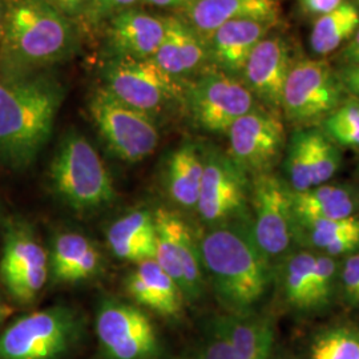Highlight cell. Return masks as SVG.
<instances>
[{"label":"cell","instance_id":"obj_1","mask_svg":"<svg viewBox=\"0 0 359 359\" xmlns=\"http://www.w3.org/2000/svg\"><path fill=\"white\" fill-rule=\"evenodd\" d=\"M197 244L218 301L231 314H249L271 280V262L257 245L250 218L210 225Z\"/></svg>","mask_w":359,"mask_h":359},{"label":"cell","instance_id":"obj_2","mask_svg":"<svg viewBox=\"0 0 359 359\" xmlns=\"http://www.w3.org/2000/svg\"><path fill=\"white\" fill-rule=\"evenodd\" d=\"M65 99L48 77L0 80V160L15 169L29 167L50 140Z\"/></svg>","mask_w":359,"mask_h":359},{"label":"cell","instance_id":"obj_3","mask_svg":"<svg viewBox=\"0 0 359 359\" xmlns=\"http://www.w3.org/2000/svg\"><path fill=\"white\" fill-rule=\"evenodd\" d=\"M75 34L68 18L43 0H13L8 6L1 48L3 63L26 71L67 57Z\"/></svg>","mask_w":359,"mask_h":359},{"label":"cell","instance_id":"obj_4","mask_svg":"<svg viewBox=\"0 0 359 359\" xmlns=\"http://www.w3.org/2000/svg\"><path fill=\"white\" fill-rule=\"evenodd\" d=\"M53 191L77 213H92L111 205L114 181L93 145L83 135L67 133L51 164Z\"/></svg>","mask_w":359,"mask_h":359},{"label":"cell","instance_id":"obj_5","mask_svg":"<svg viewBox=\"0 0 359 359\" xmlns=\"http://www.w3.org/2000/svg\"><path fill=\"white\" fill-rule=\"evenodd\" d=\"M84 334L80 313L56 305L23 316L0 335V359H65Z\"/></svg>","mask_w":359,"mask_h":359},{"label":"cell","instance_id":"obj_6","mask_svg":"<svg viewBox=\"0 0 359 359\" xmlns=\"http://www.w3.org/2000/svg\"><path fill=\"white\" fill-rule=\"evenodd\" d=\"M90 114L108 148L126 163H139L154 154L160 135L152 117L117 100L105 88L96 90Z\"/></svg>","mask_w":359,"mask_h":359},{"label":"cell","instance_id":"obj_7","mask_svg":"<svg viewBox=\"0 0 359 359\" xmlns=\"http://www.w3.org/2000/svg\"><path fill=\"white\" fill-rule=\"evenodd\" d=\"M95 329L107 359H160L163 355L154 322L135 305L105 299L96 311Z\"/></svg>","mask_w":359,"mask_h":359},{"label":"cell","instance_id":"obj_8","mask_svg":"<svg viewBox=\"0 0 359 359\" xmlns=\"http://www.w3.org/2000/svg\"><path fill=\"white\" fill-rule=\"evenodd\" d=\"M344 95L332 65L306 59L292 65L283 87L281 108L287 120L306 126L323 121L345 100Z\"/></svg>","mask_w":359,"mask_h":359},{"label":"cell","instance_id":"obj_9","mask_svg":"<svg viewBox=\"0 0 359 359\" xmlns=\"http://www.w3.org/2000/svg\"><path fill=\"white\" fill-rule=\"evenodd\" d=\"M252 231L270 262L283 259L295 244L290 189L271 172L257 175L252 185Z\"/></svg>","mask_w":359,"mask_h":359},{"label":"cell","instance_id":"obj_10","mask_svg":"<svg viewBox=\"0 0 359 359\" xmlns=\"http://www.w3.org/2000/svg\"><path fill=\"white\" fill-rule=\"evenodd\" d=\"M104 87L117 100L152 115L182 95L176 77L170 76L154 57H118L105 74Z\"/></svg>","mask_w":359,"mask_h":359},{"label":"cell","instance_id":"obj_11","mask_svg":"<svg viewBox=\"0 0 359 359\" xmlns=\"http://www.w3.org/2000/svg\"><path fill=\"white\" fill-rule=\"evenodd\" d=\"M154 217V261L176 281L185 299L197 301L205 290V273L194 234L179 215L167 208H158Z\"/></svg>","mask_w":359,"mask_h":359},{"label":"cell","instance_id":"obj_12","mask_svg":"<svg viewBox=\"0 0 359 359\" xmlns=\"http://www.w3.org/2000/svg\"><path fill=\"white\" fill-rule=\"evenodd\" d=\"M228 137L229 157L248 176L270 172L286 144L283 118L271 108H253L231 126Z\"/></svg>","mask_w":359,"mask_h":359},{"label":"cell","instance_id":"obj_13","mask_svg":"<svg viewBox=\"0 0 359 359\" xmlns=\"http://www.w3.org/2000/svg\"><path fill=\"white\" fill-rule=\"evenodd\" d=\"M204 156V173L197 203L200 218L210 225L250 218L248 213V175L229 157L215 149Z\"/></svg>","mask_w":359,"mask_h":359},{"label":"cell","instance_id":"obj_14","mask_svg":"<svg viewBox=\"0 0 359 359\" xmlns=\"http://www.w3.org/2000/svg\"><path fill=\"white\" fill-rule=\"evenodd\" d=\"M188 104L198 127L210 133H228L240 117L256 108V97L244 81L217 71L193 84Z\"/></svg>","mask_w":359,"mask_h":359},{"label":"cell","instance_id":"obj_15","mask_svg":"<svg viewBox=\"0 0 359 359\" xmlns=\"http://www.w3.org/2000/svg\"><path fill=\"white\" fill-rule=\"evenodd\" d=\"M338 264L333 257L311 250L290 252L280 261V283L286 301L295 309L326 306L338 283Z\"/></svg>","mask_w":359,"mask_h":359},{"label":"cell","instance_id":"obj_16","mask_svg":"<svg viewBox=\"0 0 359 359\" xmlns=\"http://www.w3.org/2000/svg\"><path fill=\"white\" fill-rule=\"evenodd\" d=\"M293 63L287 40L281 35L262 39L249 55L241 71L244 84L268 108L278 111Z\"/></svg>","mask_w":359,"mask_h":359},{"label":"cell","instance_id":"obj_17","mask_svg":"<svg viewBox=\"0 0 359 359\" xmlns=\"http://www.w3.org/2000/svg\"><path fill=\"white\" fill-rule=\"evenodd\" d=\"M280 13V0H191L187 4V23L200 36L209 38L218 27L233 20L277 23Z\"/></svg>","mask_w":359,"mask_h":359},{"label":"cell","instance_id":"obj_18","mask_svg":"<svg viewBox=\"0 0 359 359\" xmlns=\"http://www.w3.org/2000/svg\"><path fill=\"white\" fill-rule=\"evenodd\" d=\"M126 290L136 304L164 318L182 314L185 298L179 285L154 259L136 264L126 280Z\"/></svg>","mask_w":359,"mask_h":359},{"label":"cell","instance_id":"obj_19","mask_svg":"<svg viewBox=\"0 0 359 359\" xmlns=\"http://www.w3.org/2000/svg\"><path fill=\"white\" fill-rule=\"evenodd\" d=\"M167 28V20L137 10L116 13L108 29L109 41L118 57H154Z\"/></svg>","mask_w":359,"mask_h":359},{"label":"cell","instance_id":"obj_20","mask_svg":"<svg viewBox=\"0 0 359 359\" xmlns=\"http://www.w3.org/2000/svg\"><path fill=\"white\" fill-rule=\"evenodd\" d=\"M274 26L273 22L255 19L225 23L209 36L210 56L222 72L238 74L257 44L268 36Z\"/></svg>","mask_w":359,"mask_h":359},{"label":"cell","instance_id":"obj_21","mask_svg":"<svg viewBox=\"0 0 359 359\" xmlns=\"http://www.w3.org/2000/svg\"><path fill=\"white\" fill-rule=\"evenodd\" d=\"M102 255L90 240L75 231L55 237L48 264L55 283H75L90 280L102 269Z\"/></svg>","mask_w":359,"mask_h":359},{"label":"cell","instance_id":"obj_22","mask_svg":"<svg viewBox=\"0 0 359 359\" xmlns=\"http://www.w3.org/2000/svg\"><path fill=\"white\" fill-rule=\"evenodd\" d=\"M295 243L326 256H348L359 250V217L345 219L298 218L293 216Z\"/></svg>","mask_w":359,"mask_h":359},{"label":"cell","instance_id":"obj_23","mask_svg":"<svg viewBox=\"0 0 359 359\" xmlns=\"http://www.w3.org/2000/svg\"><path fill=\"white\" fill-rule=\"evenodd\" d=\"M209 333L225 339L241 359H270L274 330L264 318L250 313L218 316L209 323Z\"/></svg>","mask_w":359,"mask_h":359},{"label":"cell","instance_id":"obj_24","mask_svg":"<svg viewBox=\"0 0 359 359\" xmlns=\"http://www.w3.org/2000/svg\"><path fill=\"white\" fill-rule=\"evenodd\" d=\"M107 243L118 259L140 264L156 258V225L154 215L136 209L116 219L107 231Z\"/></svg>","mask_w":359,"mask_h":359},{"label":"cell","instance_id":"obj_25","mask_svg":"<svg viewBox=\"0 0 359 359\" xmlns=\"http://www.w3.org/2000/svg\"><path fill=\"white\" fill-rule=\"evenodd\" d=\"M165 35L154 59L170 76L188 75L204 63L206 47L201 36L177 18H168Z\"/></svg>","mask_w":359,"mask_h":359},{"label":"cell","instance_id":"obj_26","mask_svg":"<svg viewBox=\"0 0 359 359\" xmlns=\"http://www.w3.org/2000/svg\"><path fill=\"white\" fill-rule=\"evenodd\" d=\"M293 216L298 218L345 219L355 217L359 208L357 193L345 185L322 184L304 192L290 191Z\"/></svg>","mask_w":359,"mask_h":359},{"label":"cell","instance_id":"obj_27","mask_svg":"<svg viewBox=\"0 0 359 359\" xmlns=\"http://www.w3.org/2000/svg\"><path fill=\"white\" fill-rule=\"evenodd\" d=\"M204 173V156L192 144L185 142L177 148L168 161V194L184 209H196Z\"/></svg>","mask_w":359,"mask_h":359},{"label":"cell","instance_id":"obj_28","mask_svg":"<svg viewBox=\"0 0 359 359\" xmlns=\"http://www.w3.org/2000/svg\"><path fill=\"white\" fill-rule=\"evenodd\" d=\"M50 268L48 253L26 225L15 224L6 233L0 261V276L4 285L31 270Z\"/></svg>","mask_w":359,"mask_h":359},{"label":"cell","instance_id":"obj_29","mask_svg":"<svg viewBox=\"0 0 359 359\" xmlns=\"http://www.w3.org/2000/svg\"><path fill=\"white\" fill-rule=\"evenodd\" d=\"M359 27V8L345 1L341 7L314 20L310 47L317 56H327L344 47Z\"/></svg>","mask_w":359,"mask_h":359},{"label":"cell","instance_id":"obj_30","mask_svg":"<svg viewBox=\"0 0 359 359\" xmlns=\"http://www.w3.org/2000/svg\"><path fill=\"white\" fill-rule=\"evenodd\" d=\"M313 130L297 129L286 145L285 173L292 192L313 188Z\"/></svg>","mask_w":359,"mask_h":359},{"label":"cell","instance_id":"obj_31","mask_svg":"<svg viewBox=\"0 0 359 359\" xmlns=\"http://www.w3.org/2000/svg\"><path fill=\"white\" fill-rule=\"evenodd\" d=\"M322 132L337 145L359 149V99H345L322 121Z\"/></svg>","mask_w":359,"mask_h":359},{"label":"cell","instance_id":"obj_32","mask_svg":"<svg viewBox=\"0 0 359 359\" xmlns=\"http://www.w3.org/2000/svg\"><path fill=\"white\" fill-rule=\"evenodd\" d=\"M310 359H359V332L337 326L320 334L310 348Z\"/></svg>","mask_w":359,"mask_h":359},{"label":"cell","instance_id":"obj_33","mask_svg":"<svg viewBox=\"0 0 359 359\" xmlns=\"http://www.w3.org/2000/svg\"><path fill=\"white\" fill-rule=\"evenodd\" d=\"M338 278L346 302L359 306V250L346 256L339 268Z\"/></svg>","mask_w":359,"mask_h":359},{"label":"cell","instance_id":"obj_34","mask_svg":"<svg viewBox=\"0 0 359 359\" xmlns=\"http://www.w3.org/2000/svg\"><path fill=\"white\" fill-rule=\"evenodd\" d=\"M139 0H90L84 13L90 22H99L104 18L115 16L116 13L129 10Z\"/></svg>","mask_w":359,"mask_h":359},{"label":"cell","instance_id":"obj_35","mask_svg":"<svg viewBox=\"0 0 359 359\" xmlns=\"http://www.w3.org/2000/svg\"><path fill=\"white\" fill-rule=\"evenodd\" d=\"M198 359H241V357L225 339L216 334L209 333V338L201 348Z\"/></svg>","mask_w":359,"mask_h":359},{"label":"cell","instance_id":"obj_36","mask_svg":"<svg viewBox=\"0 0 359 359\" xmlns=\"http://www.w3.org/2000/svg\"><path fill=\"white\" fill-rule=\"evenodd\" d=\"M301 11L313 18H320L341 7L345 0H298Z\"/></svg>","mask_w":359,"mask_h":359},{"label":"cell","instance_id":"obj_37","mask_svg":"<svg viewBox=\"0 0 359 359\" xmlns=\"http://www.w3.org/2000/svg\"><path fill=\"white\" fill-rule=\"evenodd\" d=\"M337 75L345 93L359 99V65H342Z\"/></svg>","mask_w":359,"mask_h":359},{"label":"cell","instance_id":"obj_38","mask_svg":"<svg viewBox=\"0 0 359 359\" xmlns=\"http://www.w3.org/2000/svg\"><path fill=\"white\" fill-rule=\"evenodd\" d=\"M43 1L47 3L57 13L68 18V16H75L79 13H84L90 0H43Z\"/></svg>","mask_w":359,"mask_h":359},{"label":"cell","instance_id":"obj_39","mask_svg":"<svg viewBox=\"0 0 359 359\" xmlns=\"http://www.w3.org/2000/svg\"><path fill=\"white\" fill-rule=\"evenodd\" d=\"M342 65H359V27L341 51Z\"/></svg>","mask_w":359,"mask_h":359},{"label":"cell","instance_id":"obj_40","mask_svg":"<svg viewBox=\"0 0 359 359\" xmlns=\"http://www.w3.org/2000/svg\"><path fill=\"white\" fill-rule=\"evenodd\" d=\"M142 1L154 7H181V6H187L191 0H142Z\"/></svg>","mask_w":359,"mask_h":359},{"label":"cell","instance_id":"obj_41","mask_svg":"<svg viewBox=\"0 0 359 359\" xmlns=\"http://www.w3.org/2000/svg\"><path fill=\"white\" fill-rule=\"evenodd\" d=\"M0 23H1V6H0Z\"/></svg>","mask_w":359,"mask_h":359},{"label":"cell","instance_id":"obj_42","mask_svg":"<svg viewBox=\"0 0 359 359\" xmlns=\"http://www.w3.org/2000/svg\"><path fill=\"white\" fill-rule=\"evenodd\" d=\"M0 318H1V306H0Z\"/></svg>","mask_w":359,"mask_h":359},{"label":"cell","instance_id":"obj_43","mask_svg":"<svg viewBox=\"0 0 359 359\" xmlns=\"http://www.w3.org/2000/svg\"><path fill=\"white\" fill-rule=\"evenodd\" d=\"M357 3H358V4H359V0H357Z\"/></svg>","mask_w":359,"mask_h":359}]
</instances>
